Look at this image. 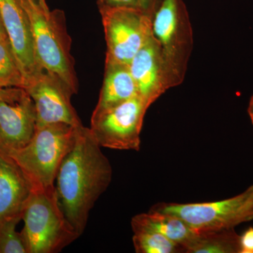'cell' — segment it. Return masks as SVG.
<instances>
[{
  "label": "cell",
  "mask_w": 253,
  "mask_h": 253,
  "mask_svg": "<svg viewBox=\"0 0 253 253\" xmlns=\"http://www.w3.org/2000/svg\"><path fill=\"white\" fill-rule=\"evenodd\" d=\"M21 1L31 21L38 63L76 94L78 82L63 11L44 9L36 0Z\"/></svg>",
  "instance_id": "cell-3"
},
{
  "label": "cell",
  "mask_w": 253,
  "mask_h": 253,
  "mask_svg": "<svg viewBox=\"0 0 253 253\" xmlns=\"http://www.w3.org/2000/svg\"><path fill=\"white\" fill-rule=\"evenodd\" d=\"M106 43L105 65H129L152 35L151 15L138 7L99 8Z\"/></svg>",
  "instance_id": "cell-6"
},
{
  "label": "cell",
  "mask_w": 253,
  "mask_h": 253,
  "mask_svg": "<svg viewBox=\"0 0 253 253\" xmlns=\"http://www.w3.org/2000/svg\"><path fill=\"white\" fill-rule=\"evenodd\" d=\"M240 253H253V227H250L240 236Z\"/></svg>",
  "instance_id": "cell-21"
},
{
  "label": "cell",
  "mask_w": 253,
  "mask_h": 253,
  "mask_svg": "<svg viewBox=\"0 0 253 253\" xmlns=\"http://www.w3.org/2000/svg\"><path fill=\"white\" fill-rule=\"evenodd\" d=\"M0 13L26 86L44 71L37 60L31 21L21 0H0Z\"/></svg>",
  "instance_id": "cell-11"
},
{
  "label": "cell",
  "mask_w": 253,
  "mask_h": 253,
  "mask_svg": "<svg viewBox=\"0 0 253 253\" xmlns=\"http://www.w3.org/2000/svg\"><path fill=\"white\" fill-rule=\"evenodd\" d=\"M149 107L136 96L109 109L94 111L89 130L101 147L139 151L143 122Z\"/></svg>",
  "instance_id": "cell-7"
},
{
  "label": "cell",
  "mask_w": 253,
  "mask_h": 253,
  "mask_svg": "<svg viewBox=\"0 0 253 253\" xmlns=\"http://www.w3.org/2000/svg\"><path fill=\"white\" fill-rule=\"evenodd\" d=\"M81 126L54 123L37 126L26 146L4 154L22 169L33 188L54 186L60 165L72 149Z\"/></svg>",
  "instance_id": "cell-4"
},
{
  "label": "cell",
  "mask_w": 253,
  "mask_h": 253,
  "mask_svg": "<svg viewBox=\"0 0 253 253\" xmlns=\"http://www.w3.org/2000/svg\"><path fill=\"white\" fill-rule=\"evenodd\" d=\"M33 185L17 164L0 151V221L22 215Z\"/></svg>",
  "instance_id": "cell-13"
},
{
  "label": "cell",
  "mask_w": 253,
  "mask_h": 253,
  "mask_svg": "<svg viewBox=\"0 0 253 253\" xmlns=\"http://www.w3.org/2000/svg\"><path fill=\"white\" fill-rule=\"evenodd\" d=\"M151 18L169 89L185 78L194 42L192 26L184 0H156Z\"/></svg>",
  "instance_id": "cell-2"
},
{
  "label": "cell",
  "mask_w": 253,
  "mask_h": 253,
  "mask_svg": "<svg viewBox=\"0 0 253 253\" xmlns=\"http://www.w3.org/2000/svg\"><path fill=\"white\" fill-rule=\"evenodd\" d=\"M253 193L251 186L231 199L199 204L161 203L151 210L175 216L195 231L219 230L250 221L249 200Z\"/></svg>",
  "instance_id": "cell-8"
},
{
  "label": "cell",
  "mask_w": 253,
  "mask_h": 253,
  "mask_svg": "<svg viewBox=\"0 0 253 253\" xmlns=\"http://www.w3.org/2000/svg\"><path fill=\"white\" fill-rule=\"evenodd\" d=\"M22 219L28 253L60 252L79 237L60 208L54 186L33 188Z\"/></svg>",
  "instance_id": "cell-5"
},
{
  "label": "cell",
  "mask_w": 253,
  "mask_h": 253,
  "mask_svg": "<svg viewBox=\"0 0 253 253\" xmlns=\"http://www.w3.org/2000/svg\"><path fill=\"white\" fill-rule=\"evenodd\" d=\"M4 40L9 39H8L4 23H3L2 18H1V13H0V41H4Z\"/></svg>",
  "instance_id": "cell-23"
},
{
  "label": "cell",
  "mask_w": 253,
  "mask_h": 253,
  "mask_svg": "<svg viewBox=\"0 0 253 253\" xmlns=\"http://www.w3.org/2000/svg\"><path fill=\"white\" fill-rule=\"evenodd\" d=\"M128 66L139 96L149 106L168 90L159 46L153 35Z\"/></svg>",
  "instance_id": "cell-12"
},
{
  "label": "cell",
  "mask_w": 253,
  "mask_h": 253,
  "mask_svg": "<svg viewBox=\"0 0 253 253\" xmlns=\"http://www.w3.org/2000/svg\"><path fill=\"white\" fill-rule=\"evenodd\" d=\"M37 2L42 7L44 8L45 9H49V7H48L47 4L46 3V0H36Z\"/></svg>",
  "instance_id": "cell-26"
},
{
  "label": "cell",
  "mask_w": 253,
  "mask_h": 253,
  "mask_svg": "<svg viewBox=\"0 0 253 253\" xmlns=\"http://www.w3.org/2000/svg\"><path fill=\"white\" fill-rule=\"evenodd\" d=\"M132 231H151L159 233L186 250V253L198 234L179 218L150 210L147 213H141L133 217L131 221Z\"/></svg>",
  "instance_id": "cell-14"
},
{
  "label": "cell",
  "mask_w": 253,
  "mask_h": 253,
  "mask_svg": "<svg viewBox=\"0 0 253 253\" xmlns=\"http://www.w3.org/2000/svg\"><path fill=\"white\" fill-rule=\"evenodd\" d=\"M101 148L89 128L80 126L55 179L60 208L79 236L85 229L96 201L112 181V166Z\"/></svg>",
  "instance_id": "cell-1"
},
{
  "label": "cell",
  "mask_w": 253,
  "mask_h": 253,
  "mask_svg": "<svg viewBox=\"0 0 253 253\" xmlns=\"http://www.w3.org/2000/svg\"><path fill=\"white\" fill-rule=\"evenodd\" d=\"M139 96L127 65H105L104 83L94 111H100Z\"/></svg>",
  "instance_id": "cell-15"
},
{
  "label": "cell",
  "mask_w": 253,
  "mask_h": 253,
  "mask_svg": "<svg viewBox=\"0 0 253 253\" xmlns=\"http://www.w3.org/2000/svg\"></svg>",
  "instance_id": "cell-27"
},
{
  "label": "cell",
  "mask_w": 253,
  "mask_h": 253,
  "mask_svg": "<svg viewBox=\"0 0 253 253\" xmlns=\"http://www.w3.org/2000/svg\"><path fill=\"white\" fill-rule=\"evenodd\" d=\"M26 87V80L9 40L0 41V88Z\"/></svg>",
  "instance_id": "cell-18"
},
{
  "label": "cell",
  "mask_w": 253,
  "mask_h": 253,
  "mask_svg": "<svg viewBox=\"0 0 253 253\" xmlns=\"http://www.w3.org/2000/svg\"><path fill=\"white\" fill-rule=\"evenodd\" d=\"M249 217L250 220L253 219V193L249 201Z\"/></svg>",
  "instance_id": "cell-25"
},
{
  "label": "cell",
  "mask_w": 253,
  "mask_h": 253,
  "mask_svg": "<svg viewBox=\"0 0 253 253\" xmlns=\"http://www.w3.org/2000/svg\"><path fill=\"white\" fill-rule=\"evenodd\" d=\"M25 89L34 102L37 126L54 123L83 126L71 104L73 93L56 76L42 71L28 83Z\"/></svg>",
  "instance_id": "cell-10"
},
{
  "label": "cell",
  "mask_w": 253,
  "mask_h": 253,
  "mask_svg": "<svg viewBox=\"0 0 253 253\" xmlns=\"http://www.w3.org/2000/svg\"><path fill=\"white\" fill-rule=\"evenodd\" d=\"M248 113H249L250 118H251V122H252L253 125V96H251V100L249 101Z\"/></svg>",
  "instance_id": "cell-24"
},
{
  "label": "cell",
  "mask_w": 253,
  "mask_h": 253,
  "mask_svg": "<svg viewBox=\"0 0 253 253\" xmlns=\"http://www.w3.org/2000/svg\"><path fill=\"white\" fill-rule=\"evenodd\" d=\"M98 6L104 7H138L139 8L138 0H97Z\"/></svg>",
  "instance_id": "cell-20"
},
{
  "label": "cell",
  "mask_w": 253,
  "mask_h": 253,
  "mask_svg": "<svg viewBox=\"0 0 253 253\" xmlns=\"http://www.w3.org/2000/svg\"><path fill=\"white\" fill-rule=\"evenodd\" d=\"M22 215L0 221V253H28L21 232L16 231Z\"/></svg>",
  "instance_id": "cell-19"
},
{
  "label": "cell",
  "mask_w": 253,
  "mask_h": 253,
  "mask_svg": "<svg viewBox=\"0 0 253 253\" xmlns=\"http://www.w3.org/2000/svg\"><path fill=\"white\" fill-rule=\"evenodd\" d=\"M133 232V244L136 253H186L182 246L159 233L145 230Z\"/></svg>",
  "instance_id": "cell-17"
},
{
  "label": "cell",
  "mask_w": 253,
  "mask_h": 253,
  "mask_svg": "<svg viewBox=\"0 0 253 253\" xmlns=\"http://www.w3.org/2000/svg\"><path fill=\"white\" fill-rule=\"evenodd\" d=\"M37 127L36 107L24 88H0V151L22 148Z\"/></svg>",
  "instance_id": "cell-9"
},
{
  "label": "cell",
  "mask_w": 253,
  "mask_h": 253,
  "mask_svg": "<svg viewBox=\"0 0 253 253\" xmlns=\"http://www.w3.org/2000/svg\"><path fill=\"white\" fill-rule=\"evenodd\" d=\"M240 236L234 227L198 231L186 253H240Z\"/></svg>",
  "instance_id": "cell-16"
},
{
  "label": "cell",
  "mask_w": 253,
  "mask_h": 253,
  "mask_svg": "<svg viewBox=\"0 0 253 253\" xmlns=\"http://www.w3.org/2000/svg\"><path fill=\"white\" fill-rule=\"evenodd\" d=\"M138 1H139V8L145 12L151 15L156 0H138Z\"/></svg>",
  "instance_id": "cell-22"
}]
</instances>
